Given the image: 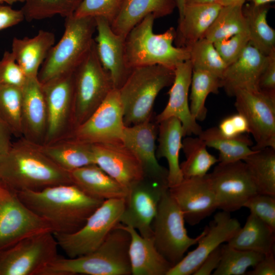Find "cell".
Listing matches in <instances>:
<instances>
[{
  "mask_svg": "<svg viewBox=\"0 0 275 275\" xmlns=\"http://www.w3.org/2000/svg\"><path fill=\"white\" fill-rule=\"evenodd\" d=\"M38 146L55 164L69 173L95 164L92 145L71 138H64Z\"/></svg>",
  "mask_w": 275,
  "mask_h": 275,
  "instance_id": "obj_31",
  "label": "cell"
},
{
  "mask_svg": "<svg viewBox=\"0 0 275 275\" xmlns=\"http://www.w3.org/2000/svg\"><path fill=\"white\" fill-rule=\"evenodd\" d=\"M243 5L236 4L223 6L203 37L213 43L247 32Z\"/></svg>",
  "mask_w": 275,
  "mask_h": 275,
  "instance_id": "obj_37",
  "label": "cell"
},
{
  "mask_svg": "<svg viewBox=\"0 0 275 275\" xmlns=\"http://www.w3.org/2000/svg\"><path fill=\"white\" fill-rule=\"evenodd\" d=\"M241 228L237 219L230 212L217 213L213 220L204 229L197 248L172 266L166 275L193 274L204 259L215 249L227 242Z\"/></svg>",
  "mask_w": 275,
  "mask_h": 275,
  "instance_id": "obj_17",
  "label": "cell"
},
{
  "mask_svg": "<svg viewBox=\"0 0 275 275\" xmlns=\"http://www.w3.org/2000/svg\"><path fill=\"white\" fill-rule=\"evenodd\" d=\"M184 138L181 149L186 159L180 164L184 179L204 176L218 162V158L207 151L206 145L198 136Z\"/></svg>",
  "mask_w": 275,
  "mask_h": 275,
  "instance_id": "obj_36",
  "label": "cell"
},
{
  "mask_svg": "<svg viewBox=\"0 0 275 275\" xmlns=\"http://www.w3.org/2000/svg\"><path fill=\"white\" fill-rule=\"evenodd\" d=\"M73 77L72 132L89 118L115 88L109 74L98 58L95 41L74 71Z\"/></svg>",
  "mask_w": 275,
  "mask_h": 275,
  "instance_id": "obj_7",
  "label": "cell"
},
{
  "mask_svg": "<svg viewBox=\"0 0 275 275\" xmlns=\"http://www.w3.org/2000/svg\"><path fill=\"white\" fill-rule=\"evenodd\" d=\"M249 42L248 33L243 32L228 39L215 42L213 45L228 66L239 58Z\"/></svg>",
  "mask_w": 275,
  "mask_h": 275,
  "instance_id": "obj_45",
  "label": "cell"
},
{
  "mask_svg": "<svg viewBox=\"0 0 275 275\" xmlns=\"http://www.w3.org/2000/svg\"><path fill=\"white\" fill-rule=\"evenodd\" d=\"M222 7L217 2L185 5L176 30L177 46L188 48L203 38Z\"/></svg>",
  "mask_w": 275,
  "mask_h": 275,
  "instance_id": "obj_29",
  "label": "cell"
},
{
  "mask_svg": "<svg viewBox=\"0 0 275 275\" xmlns=\"http://www.w3.org/2000/svg\"><path fill=\"white\" fill-rule=\"evenodd\" d=\"M92 147L95 164L127 189L144 178L140 160L121 141Z\"/></svg>",
  "mask_w": 275,
  "mask_h": 275,
  "instance_id": "obj_19",
  "label": "cell"
},
{
  "mask_svg": "<svg viewBox=\"0 0 275 275\" xmlns=\"http://www.w3.org/2000/svg\"><path fill=\"white\" fill-rule=\"evenodd\" d=\"M234 105L237 113L246 119L256 142L252 149H275V96L258 90H239Z\"/></svg>",
  "mask_w": 275,
  "mask_h": 275,
  "instance_id": "obj_13",
  "label": "cell"
},
{
  "mask_svg": "<svg viewBox=\"0 0 275 275\" xmlns=\"http://www.w3.org/2000/svg\"><path fill=\"white\" fill-rule=\"evenodd\" d=\"M258 90L275 96V50L267 56L266 65L260 76Z\"/></svg>",
  "mask_w": 275,
  "mask_h": 275,
  "instance_id": "obj_48",
  "label": "cell"
},
{
  "mask_svg": "<svg viewBox=\"0 0 275 275\" xmlns=\"http://www.w3.org/2000/svg\"><path fill=\"white\" fill-rule=\"evenodd\" d=\"M53 232L24 238L0 251V275H38L59 255Z\"/></svg>",
  "mask_w": 275,
  "mask_h": 275,
  "instance_id": "obj_10",
  "label": "cell"
},
{
  "mask_svg": "<svg viewBox=\"0 0 275 275\" xmlns=\"http://www.w3.org/2000/svg\"><path fill=\"white\" fill-rule=\"evenodd\" d=\"M269 9V4L255 6L250 3L242 6L250 43L265 56L275 50V31L267 21Z\"/></svg>",
  "mask_w": 275,
  "mask_h": 275,
  "instance_id": "obj_33",
  "label": "cell"
},
{
  "mask_svg": "<svg viewBox=\"0 0 275 275\" xmlns=\"http://www.w3.org/2000/svg\"><path fill=\"white\" fill-rule=\"evenodd\" d=\"M217 209L228 212L243 207L258 194L250 171L243 160L218 163L208 174Z\"/></svg>",
  "mask_w": 275,
  "mask_h": 275,
  "instance_id": "obj_12",
  "label": "cell"
},
{
  "mask_svg": "<svg viewBox=\"0 0 275 275\" xmlns=\"http://www.w3.org/2000/svg\"><path fill=\"white\" fill-rule=\"evenodd\" d=\"M64 26L61 39L52 47L39 70L38 79L41 84L74 72L94 42V17L73 15L65 18Z\"/></svg>",
  "mask_w": 275,
  "mask_h": 275,
  "instance_id": "obj_6",
  "label": "cell"
},
{
  "mask_svg": "<svg viewBox=\"0 0 275 275\" xmlns=\"http://www.w3.org/2000/svg\"><path fill=\"white\" fill-rule=\"evenodd\" d=\"M221 249V260L214 275L245 274L249 267H254L264 256L261 253L235 249L227 243L222 244Z\"/></svg>",
  "mask_w": 275,
  "mask_h": 275,
  "instance_id": "obj_41",
  "label": "cell"
},
{
  "mask_svg": "<svg viewBox=\"0 0 275 275\" xmlns=\"http://www.w3.org/2000/svg\"><path fill=\"white\" fill-rule=\"evenodd\" d=\"M184 137L182 124L177 118H170L158 123L156 155L157 159L164 158L168 162L169 187L178 184L184 179L179 163V154Z\"/></svg>",
  "mask_w": 275,
  "mask_h": 275,
  "instance_id": "obj_26",
  "label": "cell"
},
{
  "mask_svg": "<svg viewBox=\"0 0 275 275\" xmlns=\"http://www.w3.org/2000/svg\"><path fill=\"white\" fill-rule=\"evenodd\" d=\"M219 0H185V6L194 4H211L218 2Z\"/></svg>",
  "mask_w": 275,
  "mask_h": 275,
  "instance_id": "obj_53",
  "label": "cell"
},
{
  "mask_svg": "<svg viewBox=\"0 0 275 275\" xmlns=\"http://www.w3.org/2000/svg\"><path fill=\"white\" fill-rule=\"evenodd\" d=\"M21 88L0 85V117L14 136L22 138Z\"/></svg>",
  "mask_w": 275,
  "mask_h": 275,
  "instance_id": "obj_42",
  "label": "cell"
},
{
  "mask_svg": "<svg viewBox=\"0 0 275 275\" xmlns=\"http://www.w3.org/2000/svg\"><path fill=\"white\" fill-rule=\"evenodd\" d=\"M266 60L267 56L249 42L239 58L227 66L221 78V88L232 97L239 90H258Z\"/></svg>",
  "mask_w": 275,
  "mask_h": 275,
  "instance_id": "obj_24",
  "label": "cell"
},
{
  "mask_svg": "<svg viewBox=\"0 0 275 275\" xmlns=\"http://www.w3.org/2000/svg\"><path fill=\"white\" fill-rule=\"evenodd\" d=\"M16 194L33 212L52 223L55 232L66 233L80 229L104 201L88 196L73 183Z\"/></svg>",
  "mask_w": 275,
  "mask_h": 275,
  "instance_id": "obj_2",
  "label": "cell"
},
{
  "mask_svg": "<svg viewBox=\"0 0 275 275\" xmlns=\"http://www.w3.org/2000/svg\"><path fill=\"white\" fill-rule=\"evenodd\" d=\"M175 8V0H124L111 26L116 34L125 38L147 16L162 17L172 13Z\"/></svg>",
  "mask_w": 275,
  "mask_h": 275,
  "instance_id": "obj_28",
  "label": "cell"
},
{
  "mask_svg": "<svg viewBox=\"0 0 275 275\" xmlns=\"http://www.w3.org/2000/svg\"><path fill=\"white\" fill-rule=\"evenodd\" d=\"M174 72V79L168 92V103L155 117V120L158 123L170 118H176L182 124L184 137L193 134L198 136L203 130L190 113L188 100L193 74L189 60L178 65Z\"/></svg>",
  "mask_w": 275,
  "mask_h": 275,
  "instance_id": "obj_21",
  "label": "cell"
},
{
  "mask_svg": "<svg viewBox=\"0 0 275 275\" xmlns=\"http://www.w3.org/2000/svg\"><path fill=\"white\" fill-rule=\"evenodd\" d=\"M243 207L275 231V196L256 194L245 202Z\"/></svg>",
  "mask_w": 275,
  "mask_h": 275,
  "instance_id": "obj_44",
  "label": "cell"
},
{
  "mask_svg": "<svg viewBox=\"0 0 275 275\" xmlns=\"http://www.w3.org/2000/svg\"><path fill=\"white\" fill-rule=\"evenodd\" d=\"M190 87V113L197 121H203L207 113L205 106L206 98L210 93H218V89L221 88V79L207 72L193 71Z\"/></svg>",
  "mask_w": 275,
  "mask_h": 275,
  "instance_id": "obj_38",
  "label": "cell"
},
{
  "mask_svg": "<svg viewBox=\"0 0 275 275\" xmlns=\"http://www.w3.org/2000/svg\"><path fill=\"white\" fill-rule=\"evenodd\" d=\"M221 245L212 251L204 259L194 272L193 275H210L213 272L218 266L221 260Z\"/></svg>",
  "mask_w": 275,
  "mask_h": 275,
  "instance_id": "obj_50",
  "label": "cell"
},
{
  "mask_svg": "<svg viewBox=\"0 0 275 275\" xmlns=\"http://www.w3.org/2000/svg\"><path fill=\"white\" fill-rule=\"evenodd\" d=\"M253 269L246 271L247 275H274V251L265 254L264 257L254 267Z\"/></svg>",
  "mask_w": 275,
  "mask_h": 275,
  "instance_id": "obj_51",
  "label": "cell"
},
{
  "mask_svg": "<svg viewBox=\"0 0 275 275\" xmlns=\"http://www.w3.org/2000/svg\"><path fill=\"white\" fill-rule=\"evenodd\" d=\"M24 0H0V3H6L9 5H13L16 3H23Z\"/></svg>",
  "mask_w": 275,
  "mask_h": 275,
  "instance_id": "obj_57",
  "label": "cell"
},
{
  "mask_svg": "<svg viewBox=\"0 0 275 275\" xmlns=\"http://www.w3.org/2000/svg\"><path fill=\"white\" fill-rule=\"evenodd\" d=\"M174 77V70L161 65L132 69L118 89L125 126L153 119V108L157 95L163 88L172 85Z\"/></svg>",
  "mask_w": 275,
  "mask_h": 275,
  "instance_id": "obj_5",
  "label": "cell"
},
{
  "mask_svg": "<svg viewBox=\"0 0 275 275\" xmlns=\"http://www.w3.org/2000/svg\"><path fill=\"white\" fill-rule=\"evenodd\" d=\"M185 222L169 187L166 188L159 201L152 228L156 249L173 266L182 260L190 247L198 243L204 233L203 231L196 238L189 237Z\"/></svg>",
  "mask_w": 275,
  "mask_h": 275,
  "instance_id": "obj_9",
  "label": "cell"
},
{
  "mask_svg": "<svg viewBox=\"0 0 275 275\" xmlns=\"http://www.w3.org/2000/svg\"><path fill=\"white\" fill-rule=\"evenodd\" d=\"M123 225V224H122ZM130 235L129 257L133 275H166L173 266L156 249L153 238L123 225Z\"/></svg>",
  "mask_w": 275,
  "mask_h": 275,
  "instance_id": "obj_25",
  "label": "cell"
},
{
  "mask_svg": "<svg viewBox=\"0 0 275 275\" xmlns=\"http://www.w3.org/2000/svg\"><path fill=\"white\" fill-rule=\"evenodd\" d=\"M95 18L97 35L94 41L98 58L109 74L114 88L119 89L131 71L125 62V38L116 34L106 19Z\"/></svg>",
  "mask_w": 275,
  "mask_h": 275,
  "instance_id": "obj_22",
  "label": "cell"
},
{
  "mask_svg": "<svg viewBox=\"0 0 275 275\" xmlns=\"http://www.w3.org/2000/svg\"><path fill=\"white\" fill-rule=\"evenodd\" d=\"M124 205L125 198L104 201L77 231L69 233H53L58 246L68 258L81 256L94 251L120 223Z\"/></svg>",
  "mask_w": 275,
  "mask_h": 275,
  "instance_id": "obj_8",
  "label": "cell"
},
{
  "mask_svg": "<svg viewBox=\"0 0 275 275\" xmlns=\"http://www.w3.org/2000/svg\"><path fill=\"white\" fill-rule=\"evenodd\" d=\"M22 138L42 145L47 129V111L42 84L38 77L27 78L21 88Z\"/></svg>",
  "mask_w": 275,
  "mask_h": 275,
  "instance_id": "obj_23",
  "label": "cell"
},
{
  "mask_svg": "<svg viewBox=\"0 0 275 275\" xmlns=\"http://www.w3.org/2000/svg\"><path fill=\"white\" fill-rule=\"evenodd\" d=\"M246 0H219L217 3L222 6H227L232 4H241L244 5Z\"/></svg>",
  "mask_w": 275,
  "mask_h": 275,
  "instance_id": "obj_55",
  "label": "cell"
},
{
  "mask_svg": "<svg viewBox=\"0 0 275 275\" xmlns=\"http://www.w3.org/2000/svg\"><path fill=\"white\" fill-rule=\"evenodd\" d=\"M217 128L221 134L227 137H235L249 133L246 119L238 113L223 119Z\"/></svg>",
  "mask_w": 275,
  "mask_h": 275,
  "instance_id": "obj_47",
  "label": "cell"
},
{
  "mask_svg": "<svg viewBox=\"0 0 275 275\" xmlns=\"http://www.w3.org/2000/svg\"><path fill=\"white\" fill-rule=\"evenodd\" d=\"M42 87L47 111L45 144L66 138L72 132L73 72L49 80Z\"/></svg>",
  "mask_w": 275,
  "mask_h": 275,
  "instance_id": "obj_16",
  "label": "cell"
},
{
  "mask_svg": "<svg viewBox=\"0 0 275 275\" xmlns=\"http://www.w3.org/2000/svg\"><path fill=\"white\" fill-rule=\"evenodd\" d=\"M71 182L88 196L105 201L125 198L128 189L96 164H90L69 172Z\"/></svg>",
  "mask_w": 275,
  "mask_h": 275,
  "instance_id": "obj_30",
  "label": "cell"
},
{
  "mask_svg": "<svg viewBox=\"0 0 275 275\" xmlns=\"http://www.w3.org/2000/svg\"><path fill=\"white\" fill-rule=\"evenodd\" d=\"M130 235L119 223L94 251L75 258L58 256L38 275H130Z\"/></svg>",
  "mask_w": 275,
  "mask_h": 275,
  "instance_id": "obj_3",
  "label": "cell"
},
{
  "mask_svg": "<svg viewBox=\"0 0 275 275\" xmlns=\"http://www.w3.org/2000/svg\"><path fill=\"white\" fill-rule=\"evenodd\" d=\"M55 40V35L45 30H40L31 38L13 39L11 52L27 78L38 77L40 67Z\"/></svg>",
  "mask_w": 275,
  "mask_h": 275,
  "instance_id": "obj_27",
  "label": "cell"
},
{
  "mask_svg": "<svg viewBox=\"0 0 275 275\" xmlns=\"http://www.w3.org/2000/svg\"><path fill=\"white\" fill-rule=\"evenodd\" d=\"M188 48L193 71H205L222 78L227 65L213 43L203 37Z\"/></svg>",
  "mask_w": 275,
  "mask_h": 275,
  "instance_id": "obj_40",
  "label": "cell"
},
{
  "mask_svg": "<svg viewBox=\"0 0 275 275\" xmlns=\"http://www.w3.org/2000/svg\"><path fill=\"white\" fill-rule=\"evenodd\" d=\"M258 194L275 196V149L256 150L243 160Z\"/></svg>",
  "mask_w": 275,
  "mask_h": 275,
  "instance_id": "obj_35",
  "label": "cell"
},
{
  "mask_svg": "<svg viewBox=\"0 0 275 275\" xmlns=\"http://www.w3.org/2000/svg\"><path fill=\"white\" fill-rule=\"evenodd\" d=\"M169 189L185 221L190 226L198 224L217 209L208 174L201 177L184 179Z\"/></svg>",
  "mask_w": 275,
  "mask_h": 275,
  "instance_id": "obj_18",
  "label": "cell"
},
{
  "mask_svg": "<svg viewBox=\"0 0 275 275\" xmlns=\"http://www.w3.org/2000/svg\"><path fill=\"white\" fill-rule=\"evenodd\" d=\"M124 0H82L73 15L102 17L111 23L119 13Z\"/></svg>",
  "mask_w": 275,
  "mask_h": 275,
  "instance_id": "obj_43",
  "label": "cell"
},
{
  "mask_svg": "<svg viewBox=\"0 0 275 275\" xmlns=\"http://www.w3.org/2000/svg\"><path fill=\"white\" fill-rule=\"evenodd\" d=\"M6 188H5V187H4L3 186H2L1 184H0V196L2 195L3 193L5 191V190H6Z\"/></svg>",
  "mask_w": 275,
  "mask_h": 275,
  "instance_id": "obj_58",
  "label": "cell"
},
{
  "mask_svg": "<svg viewBox=\"0 0 275 275\" xmlns=\"http://www.w3.org/2000/svg\"><path fill=\"white\" fill-rule=\"evenodd\" d=\"M26 78L11 51H5L0 60V85L22 88Z\"/></svg>",
  "mask_w": 275,
  "mask_h": 275,
  "instance_id": "obj_46",
  "label": "cell"
},
{
  "mask_svg": "<svg viewBox=\"0 0 275 275\" xmlns=\"http://www.w3.org/2000/svg\"><path fill=\"white\" fill-rule=\"evenodd\" d=\"M167 183L144 177L131 185L125 198L120 223L135 229L145 237L153 238V220Z\"/></svg>",
  "mask_w": 275,
  "mask_h": 275,
  "instance_id": "obj_14",
  "label": "cell"
},
{
  "mask_svg": "<svg viewBox=\"0 0 275 275\" xmlns=\"http://www.w3.org/2000/svg\"><path fill=\"white\" fill-rule=\"evenodd\" d=\"M125 125L118 89H113L100 106L66 138L94 145L121 141Z\"/></svg>",
  "mask_w": 275,
  "mask_h": 275,
  "instance_id": "obj_15",
  "label": "cell"
},
{
  "mask_svg": "<svg viewBox=\"0 0 275 275\" xmlns=\"http://www.w3.org/2000/svg\"><path fill=\"white\" fill-rule=\"evenodd\" d=\"M46 232H56L52 224L33 212L16 193L6 189L0 196V251Z\"/></svg>",
  "mask_w": 275,
  "mask_h": 275,
  "instance_id": "obj_11",
  "label": "cell"
},
{
  "mask_svg": "<svg viewBox=\"0 0 275 275\" xmlns=\"http://www.w3.org/2000/svg\"><path fill=\"white\" fill-rule=\"evenodd\" d=\"M179 12V20L182 18L185 8V0H175Z\"/></svg>",
  "mask_w": 275,
  "mask_h": 275,
  "instance_id": "obj_54",
  "label": "cell"
},
{
  "mask_svg": "<svg viewBox=\"0 0 275 275\" xmlns=\"http://www.w3.org/2000/svg\"><path fill=\"white\" fill-rule=\"evenodd\" d=\"M198 136L207 147L214 148L219 152L218 162L243 160L254 151L251 148L253 143L245 134L227 137L221 134L217 127H212L202 130Z\"/></svg>",
  "mask_w": 275,
  "mask_h": 275,
  "instance_id": "obj_34",
  "label": "cell"
},
{
  "mask_svg": "<svg viewBox=\"0 0 275 275\" xmlns=\"http://www.w3.org/2000/svg\"><path fill=\"white\" fill-rule=\"evenodd\" d=\"M14 136L11 129L0 117V156L6 153L10 148Z\"/></svg>",
  "mask_w": 275,
  "mask_h": 275,
  "instance_id": "obj_52",
  "label": "cell"
},
{
  "mask_svg": "<svg viewBox=\"0 0 275 275\" xmlns=\"http://www.w3.org/2000/svg\"><path fill=\"white\" fill-rule=\"evenodd\" d=\"M246 1L255 6H261L269 4L270 3L274 2L275 0H246Z\"/></svg>",
  "mask_w": 275,
  "mask_h": 275,
  "instance_id": "obj_56",
  "label": "cell"
},
{
  "mask_svg": "<svg viewBox=\"0 0 275 275\" xmlns=\"http://www.w3.org/2000/svg\"><path fill=\"white\" fill-rule=\"evenodd\" d=\"M24 20L21 9L15 10L10 6H0V31L15 26Z\"/></svg>",
  "mask_w": 275,
  "mask_h": 275,
  "instance_id": "obj_49",
  "label": "cell"
},
{
  "mask_svg": "<svg viewBox=\"0 0 275 275\" xmlns=\"http://www.w3.org/2000/svg\"><path fill=\"white\" fill-rule=\"evenodd\" d=\"M158 123L154 120L125 126L121 141L140 160L144 177L168 184V170L160 165L156 155Z\"/></svg>",
  "mask_w": 275,
  "mask_h": 275,
  "instance_id": "obj_20",
  "label": "cell"
},
{
  "mask_svg": "<svg viewBox=\"0 0 275 275\" xmlns=\"http://www.w3.org/2000/svg\"><path fill=\"white\" fill-rule=\"evenodd\" d=\"M69 183H72L69 172L55 164L38 145L22 138L13 141L0 156V184L16 194Z\"/></svg>",
  "mask_w": 275,
  "mask_h": 275,
  "instance_id": "obj_1",
  "label": "cell"
},
{
  "mask_svg": "<svg viewBox=\"0 0 275 275\" xmlns=\"http://www.w3.org/2000/svg\"><path fill=\"white\" fill-rule=\"evenodd\" d=\"M82 0H24L21 9L24 20H42L60 15H73Z\"/></svg>",
  "mask_w": 275,
  "mask_h": 275,
  "instance_id": "obj_39",
  "label": "cell"
},
{
  "mask_svg": "<svg viewBox=\"0 0 275 275\" xmlns=\"http://www.w3.org/2000/svg\"><path fill=\"white\" fill-rule=\"evenodd\" d=\"M275 231L253 213L227 242L235 249L264 255L274 251Z\"/></svg>",
  "mask_w": 275,
  "mask_h": 275,
  "instance_id": "obj_32",
  "label": "cell"
},
{
  "mask_svg": "<svg viewBox=\"0 0 275 275\" xmlns=\"http://www.w3.org/2000/svg\"><path fill=\"white\" fill-rule=\"evenodd\" d=\"M155 19L152 15L147 16L125 37L124 58L129 69L159 65L174 70L189 59V48L173 45L176 37L174 28L161 34L153 32Z\"/></svg>",
  "mask_w": 275,
  "mask_h": 275,
  "instance_id": "obj_4",
  "label": "cell"
}]
</instances>
